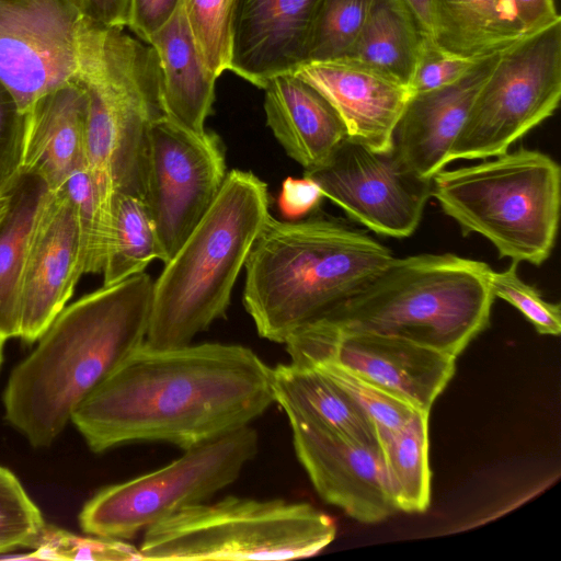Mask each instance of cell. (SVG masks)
<instances>
[{"label": "cell", "mask_w": 561, "mask_h": 561, "mask_svg": "<svg viewBox=\"0 0 561 561\" xmlns=\"http://www.w3.org/2000/svg\"><path fill=\"white\" fill-rule=\"evenodd\" d=\"M84 275L75 205L61 190L48 191L30 238L21 284L20 333L37 341L71 298Z\"/></svg>", "instance_id": "16"}, {"label": "cell", "mask_w": 561, "mask_h": 561, "mask_svg": "<svg viewBox=\"0 0 561 561\" xmlns=\"http://www.w3.org/2000/svg\"><path fill=\"white\" fill-rule=\"evenodd\" d=\"M85 20L106 27L128 26L131 0H67Z\"/></svg>", "instance_id": "40"}, {"label": "cell", "mask_w": 561, "mask_h": 561, "mask_svg": "<svg viewBox=\"0 0 561 561\" xmlns=\"http://www.w3.org/2000/svg\"><path fill=\"white\" fill-rule=\"evenodd\" d=\"M518 263L501 272L492 271L490 287L494 297L514 306L542 335L558 336L561 332L560 305L549 302L518 275Z\"/></svg>", "instance_id": "35"}, {"label": "cell", "mask_w": 561, "mask_h": 561, "mask_svg": "<svg viewBox=\"0 0 561 561\" xmlns=\"http://www.w3.org/2000/svg\"><path fill=\"white\" fill-rule=\"evenodd\" d=\"M430 412L415 410L397 430L376 431L387 482L398 512L424 513L431 505Z\"/></svg>", "instance_id": "27"}, {"label": "cell", "mask_w": 561, "mask_h": 561, "mask_svg": "<svg viewBox=\"0 0 561 561\" xmlns=\"http://www.w3.org/2000/svg\"><path fill=\"white\" fill-rule=\"evenodd\" d=\"M492 271L485 262L453 253L393 257L319 319L347 331L402 337L457 358L490 324Z\"/></svg>", "instance_id": "5"}, {"label": "cell", "mask_w": 561, "mask_h": 561, "mask_svg": "<svg viewBox=\"0 0 561 561\" xmlns=\"http://www.w3.org/2000/svg\"><path fill=\"white\" fill-rule=\"evenodd\" d=\"M425 34L399 0H373L347 54L409 88Z\"/></svg>", "instance_id": "26"}, {"label": "cell", "mask_w": 561, "mask_h": 561, "mask_svg": "<svg viewBox=\"0 0 561 561\" xmlns=\"http://www.w3.org/2000/svg\"><path fill=\"white\" fill-rule=\"evenodd\" d=\"M393 257L389 248L341 219L270 215L244 265L243 306L261 337L284 344L352 297Z\"/></svg>", "instance_id": "3"}, {"label": "cell", "mask_w": 561, "mask_h": 561, "mask_svg": "<svg viewBox=\"0 0 561 561\" xmlns=\"http://www.w3.org/2000/svg\"><path fill=\"white\" fill-rule=\"evenodd\" d=\"M5 341L1 340L0 339V366H1V363H2V356H3V344H4Z\"/></svg>", "instance_id": "44"}, {"label": "cell", "mask_w": 561, "mask_h": 561, "mask_svg": "<svg viewBox=\"0 0 561 561\" xmlns=\"http://www.w3.org/2000/svg\"><path fill=\"white\" fill-rule=\"evenodd\" d=\"M321 0H236L228 70L264 89L277 75L305 64Z\"/></svg>", "instance_id": "17"}, {"label": "cell", "mask_w": 561, "mask_h": 561, "mask_svg": "<svg viewBox=\"0 0 561 561\" xmlns=\"http://www.w3.org/2000/svg\"><path fill=\"white\" fill-rule=\"evenodd\" d=\"M169 465L98 492L79 523L87 534L130 539L179 511L204 503L233 483L259 451L250 425L184 449Z\"/></svg>", "instance_id": "9"}, {"label": "cell", "mask_w": 561, "mask_h": 561, "mask_svg": "<svg viewBox=\"0 0 561 561\" xmlns=\"http://www.w3.org/2000/svg\"><path fill=\"white\" fill-rule=\"evenodd\" d=\"M154 260L163 263L158 232L145 201L116 192L112 203L111 236L103 285H113L145 272Z\"/></svg>", "instance_id": "28"}, {"label": "cell", "mask_w": 561, "mask_h": 561, "mask_svg": "<svg viewBox=\"0 0 561 561\" xmlns=\"http://www.w3.org/2000/svg\"><path fill=\"white\" fill-rule=\"evenodd\" d=\"M373 0H321L307 42L305 64L345 57Z\"/></svg>", "instance_id": "30"}, {"label": "cell", "mask_w": 561, "mask_h": 561, "mask_svg": "<svg viewBox=\"0 0 561 561\" xmlns=\"http://www.w3.org/2000/svg\"><path fill=\"white\" fill-rule=\"evenodd\" d=\"M59 188L76 208L84 274L102 273L110 244L112 204L94 182L87 161L73 169Z\"/></svg>", "instance_id": "29"}, {"label": "cell", "mask_w": 561, "mask_h": 561, "mask_svg": "<svg viewBox=\"0 0 561 561\" xmlns=\"http://www.w3.org/2000/svg\"><path fill=\"white\" fill-rule=\"evenodd\" d=\"M148 44L159 60L165 116L192 131L205 133L217 77L203 62L182 7Z\"/></svg>", "instance_id": "22"}, {"label": "cell", "mask_w": 561, "mask_h": 561, "mask_svg": "<svg viewBox=\"0 0 561 561\" xmlns=\"http://www.w3.org/2000/svg\"><path fill=\"white\" fill-rule=\"evenodd\" d=\"M82 20L67 0H0V80L22 113L76 80Z\"/></svg>", "instance_id": "14"}, {"label": "cell", "mask_w": 561, "mask_h": 561, "mask_svg": "<svg viewBox=\"0 0 561 561\" xmlns=\"http://www.w3.org/2000/svg\"><path fill=\"white\" fill-rule=\"evenodd\" d=\"M24 114L20 174L37 176L56 191L85 162L87 93L75 80L38 98Z\"/></svg>", "instance_id": "20"}, {"label": "cell", "mask_w": 561, "mask_h": 561, "mask_svg": "<svg viewBox=\"0 0 561 561\" xmlns=\"http://www.w3.org/2000/svg\"><path fill=\"white\" fill-rule=\"evenodd\" d=\"M152 287L142 272L82 296L13 369L5 417L34 447L49 446L75 410L145 343Z\"/></svg>", "instance_id": "2"}, {"label": "cell", "mask_w": 561, "mask_h": 561, "mask_svg": "<svg viewBox=\"0 0 561 561\" xmlns=\"http://www.w3.org/2000/svg\"><path fill=\"white\" fill-rule=\"evenodd\" d=\"M226 174L217 135L192 131L165 115L150 123L142 199L158 232L163 264L208 210Z\"/></svg>", "instance_id": "12"}, {"label": "cell", "mask_w": 561, "mask_h": 561, "mask_svg": "<svg viewBox=\"0 0 561 561\" xmlns=\"http://www.w3.org/2000/svg\"><path fill=\"white\" fill-rule=\"evenodd\" d=\"M290 363H332L414 409L430 412L456 370V358L412 341L340 329L317 319L284 342Z\"/></svg>", "instance_id": "11"}, {"label": "cell", "mask_w": 561, "mask_h": 561, "mask_svg": "<svg viewBox=\"0 0 561 561\" xmlns=\"http://www.w3.org/2000/svg\"><path fill=\"white\" fill-rule=\"evenodd\" d=\"M295 73L330 102L348 138L374 150L392 149L396 125L411 95L407 85L351 58L307 62Z\"/></svg>", "instance_id": "18"}, {"label": "cell", "mask_w": 561, "mask_h": 561, "mask_svg": "<svg viewBox=\"0 0 561 561\" xmlns=\"http://www.w3.org/2000/svg\"><path fill=\"white\" fill-rule=\"evenodd\" d=\"M322 198L318 185L310 179L287 178L282 183L277 204L280 214L294 220L313 211Z\"/></svg>", "instance_id": "39"}, {"label": "cell", "mask_w": 561, "mask_h": 561, "mask_svg": "<svg viewBox=\"0 0 561 561\" xmlns=\"http://www.w3.org/2000/svg\"><path fill=\"white\" fill-rule=\"evenodd\" d=\"M9 208V194L8 192L3 195H0V221L3 219L7 210Z\"/></svg>", "instance_id": "43"}, {"label": "cell", "mask_w": 561, "mask_h": 561, "mask_svg": "<svg viewBox=\"0 0 561 561\" xmlns=\"http://www.w3.org/2000/svg\"><path fill=\"white\" fill-rule=\"evenodd\" d=\"M270 215L266 183L251 171H229L208 210L153 280L147 346L188 345L225 316Z\"/></svg>", "instance_id": "4"}, {"label": "cell", "mask_w": 561, "mask_h": 561, "mask_svg": "<svg viewBox=\"0 0 561 561\" xmlns=\"http://www.w3.org/2000/svg\"><path fill=\"white\" fill-rule=\"evenodd\" d=\"M560 188L559 164L526 148L432 179V196L463 233L484 237L501 257L537 266L556 243Z\"/></svg>", "instance_id": "7"}, {"label": "cell", "mask_w": 561, "mask_h": 561, "mask_svg": "<svg viewBox=\"0 0 561 561\" xmlns=\"http://www.w3.org/2000/svg\"><path fill=\"white\" fill-rule=\"evenodd\" d=\"M500 53L482 57L450 84L410 95L393 131V148L414 173L432 180L449 163L450 148Z\"/></svg>", "instance_id": "19"}, {"label": "cell", "mask_w": 561, "mask_h": 561, "mask_svg": "<svg viewBox=\"0 0 561 561\" xmlns=\"http://www.w3.org/2000/svg\"><path fill=\"white\" fill-rule=\"evenodd\" d=\"M275 402L295 414L347 439L378 446L376 428L365 411L327 375L293 363L273 368Z\"/></svg>", "instance_id": "23"}, {"label": "cell", "mask_w": 561, "mask_h": 561, "mask_svg": "<svg viewBox=\"0 0 561 561\" xmlns=\"http://www.w3.org/2000/svg\"><path fill=\"white\" fill-rule=\"evenodd\" d=\"M76 80L88 96L85 161L103 196L144 197L147 133L165 115L153 48L124 28L82 20Z\"/></svg>", "instance_id": "6"}, {"label": "cell", "mask_w": 561, "mask_h": 561, "mask_svg": "<svg viewBox=\"0 0 561 561\" xmlns=\"http://www.w3.org/2000/svg\"><path fill=\"white\" fill-rule=\"evenodd\" d=\"M334 520L313 505L227 496L187 506L150 526L142 560H287L312 557L335 538Z\"/></svg>", "instance_id": "8"}, {"label": "cell", "mask_w": 561, "mask_h": 561, "mask_svg": "<svg viewBox=\"0 0 561 561\" xmlns=\"http://www.w3.org/2000/svg\"><path fill=\"white\" fill-rule=\"evenodd\" d=\"M182 7V0H131L128 27L146 44Z\"/></svg>", "instance_id": "38"}, {"label": "cell", "mask_w": 561, "mask_h": 561, "mask_svg": "<svg viewBox=\"0 0 561 561\" xmlns=\"http://www.w3.org/2000/svg\"><path fill=\"white\" fill-rule=\"evenodd\" d=\"M294 448L316 492L363 524H377L398 512L379 446H367L295 414H286Z\"/></svg>", "instance_id": "15"}, {"label": "cell", "mask_w": 561, "mask_h": 561, "mask_svg": "<svg viewBox=\"0 0 561 561\" xmlns=\"http://www.w3.org/2000/svg\"><path fill=\"white\" fill-rule=\"evenodd\" d=\"M274 402L273 368L249 347L144 343L71 421L94 453L138 442L186 449L250 425Z\"/></svg>", "instance_id": "1"}, {"label": "cell", "mask_w": 561, "mask_h": 561, "mask_svg": "<svg viewBox=\"0 0 561 561\" xmlns=\"http://www.w3.org/2000/svg\"><path fill=\"white\" fill-rule=\"evenodd\" d=\"M310 367L322 371L352 397L373 421L376 431L401 427L416 410L339 365L320 363Z\"/></svg>", "instance_id": "34"}, {"label": "cell", "mask_w": 561, "mask_h": 561, "mask_svg": "<svg viewBox=\"0 0 561 561\" xmlns=\"http://www.w3.org/2000/svg\"><path fill=\"white\" fill-rule=\"evenodd\" d=\"M304 176L351 219L391 238L414 233L432 196V180L414 173L393 146L379 151L348 137Z\"/></svg>", "instance_id": "13"}, {"label": "cell", "mask_w": 561, "mask_h": 561, "mask_svg": "<svg viewBox=\"0 0 561 561\" xmlns=\"http://www.w3.org/2000/svg\"><path fill=\"white\" fill-rule=\"evenodd\" d=\"M48 193L37 176L20 174L8 191L9 208L0 221V339L20 333L21 284L30 238Z\"/></svg>", "instance_id": "24"}, {"label": "cell", "mask_w": 561, "mask_h": 561, "mask_svg": "<svg viewBox=\"0 0 561 561\" xmlns=\"http://www.w3.org/2000/svg\"><path fill=\"white\" fill-rule=\"evenodd\" d=\"M413 15L421 30L433 34V0H399Z\"/></svg>", "instance_id": "42"}, {"label": "cell", "mask_w": 561, "mask_h": 561, "mask_svg": "<svg viewBox=\"0 0 561 561\" xmlns=\"http://www.w3.org/2000/svg\"><path fill=\"white\" fill-rule=\"evenodd\" d=\"M263 90L266 125L305 170L322 164L347 137L330 102L295 72L273 77Z\"/></svg>", "instance_id": "21"}, {"label": "cell", "mask_w": 561, "mask_h": 561, "mask_svg": "<svg viewBox=\"0 0 561 561\" xmlns=\"http://www.w3.org/2000/svg\"><path fill=\"white\" fill-rule=\"evenodd\" d=\"M25 114L0 80V195L20 176Z\"/></svg>", "instance_id": "37"}, {"label": "cell", "mask_w": 561, "mask_h": 561, "mask_svg": "<svg viewBox=\"0 0 561 561\" xmlns=\"http://www.w3.org/2000/svg\"><path fill=\"white\" fill-rule=\"evenodd\" d=\"M561 99V19L501 50L478 91L448 160L486 159L550 117Z\"/></svg>", "instance_id": "10"}, {"label": "cell", "mask_w": 561, "mask_h": 561, "mask_svg": "<svg viewBox=\"0 0 561 561\" xmlns=\"http://www.w3.org/2000/svg\"><path fill=\"white\" fill-rule=\"evenodd\" d=\"M513 13L524 34L561 19L554 0H502Z\"/></svg>", "instance_id": "41"}, {"label": "cell", "mask_w": 561, "mask_h": 561, "mask_svg": "<svg viewBox=\"0 0 561 561\" xmlns=\"http://www.w3.org/2000/svg\"><path fill=\"white\" fill-rule=\"evenodd\" d=\"M523 35L502 0H433L432 37L454 55L478 59L503 50Z\"/></svg>", "instance_id": "25"}, {"label": "cell", "mask_w": 561, "mask_h": 561, "mask_svg": "<svg viewBox=\"0 0 561 561\" xmlns=\"http://www.w3.org/2000/svg\"><path fill=\"white\" fill-rule=\"evenodd\" d=\"M45 525L18 478L0 466V553L33 548Z\"/></svg>", "instance_id": "33"}, {"label": "cell", "mask_w": 561, "mask_h": 561, "mask_svg": "<svg viewBox=\"0 0 561 561\" xmlns=\"http://www.w3.org/2000/svg\"><path fill=\"white\" fill-rule=\"evenodd\" d=\"M26 558L38 560L136 561L142 560L139 548L122 539L79 536L45 525Z\"/></svg>", "instance_id": "32"}, {"label": "cell", "mask_w": 561, "mask_h": 561, "mask_svg": "<svg viewBox=\"0 0 561 561\" xmlns=\"http://www.w3.org/2000/svg\"><path fill=\"white\" fill-rule=\"evenodd\" d=\"M481 58H466L448 53L431 35H425L409 83L410 93L450 84L465 76Z\"/></svg>", "instance_id": "36"}, {"label": "cell", "mask_w": 561, "mask_h": 561, "mask_svg": "<svg viewBox=\"0 0 561 561\" xmlns=\"http://www.w3.org/2000/svg\"><path fill=\"white\" fill-rule=\"evenodd\" d=\"M236 0H182L199 56L217 78L229 68Z\"/></svg>", "instance_id": "31"}]
</instances>
